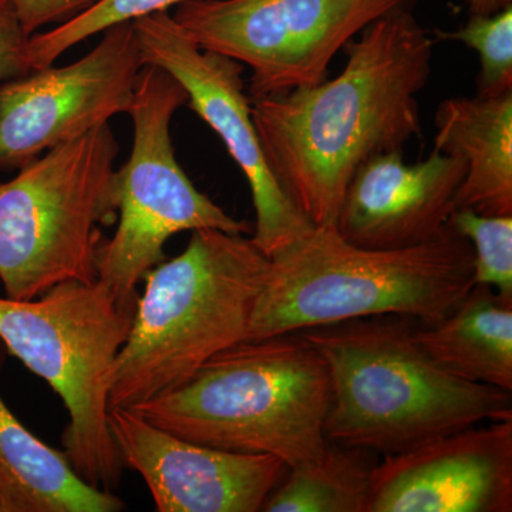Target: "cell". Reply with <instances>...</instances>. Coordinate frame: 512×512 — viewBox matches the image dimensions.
I'll return each instance as SVG.
<instances>
[{"label": "cell", "instance_id": "cell-23", "mask_svg": "<svg viewBox=\"0 0 512 512\" xmlns=\"http://www.w3.org/2000/svg\"><path fill=\"white\" fill-rule=\"evenodd\" d=\"M97 0H12L23 29L32 36L37 29L63 23Z\"/></svg>", "mask_w": 512, "mask_h": 512}, {"label": "cell", "instance_id": "cell-16", "mask_svg": "<svg viewBox=\"0 0 512 512\" xmlns=\"http://www.w3.org/2000/svg\"><path fill=\"white\" fill-rule=\"evenodd\" d=\"M8 350L0 340V375ZM0 504L2 512H119L114 493L83 480L63 451L47 446L20 423L0 394Z\"/></svg>", "mask_w": 512, "mask_h": 512}, {"label": "cell", "instance_id": "cell-20", "mask_svg": "<svg viewBox=\"0 0 512 512\" xmlns=\"http://www.w3.org/2000/svg\"><path fill=\"white\" fill-rule=\"evenodd\" d=\"M437 36L476 50L480 56L477 96L512 93V5L493 15H471L463 28Z\"/></svg>", "mask_w": 512, "mask_h": 512}, {"label": "cell", "instance_id": "cell-7", "mask_svg": "<svg viewBox=\"0 0 512 512\" xmlns=\"http://www.w3.org/2000/svg\"><path fill=\"white\" fill-rule=\"evenodd\" d=\"M119 143L109 123L66 141L0 184V282L30 301L67 281L97 279L103 225L117 215Z\"/></svg>", "mask_w": 512, "mask_h": 512}, {"label": "cell", "instance_id": "cell-10", "mask_svg": "<svg viewBox=\"0 0 512 512\" xmlns=\"http://www.w3.org/2000/svg\"><path fill=\"white\" fill-rule=\"evenodd\" d=\"M146 66L133 22L104 30L89 55L0 84V170L23 167L66 141L130 113Z\"/></svg>", "mask_w": 512, "mask_h": 512}, {"label": "cell", "instance_id": "cell-19", "mask_svg": "<svg viewBox=\"0 0 512 512\" xmlns=\"http://www.w3.org/2000/svg\"><path fill=\"white\" fill-rule=\"evenodd\" d=\"M184 2L187 0H97L56 28L30 36V67L37 70L52 66L67 50L97 33Z\"/></svg>", "mask_w": 512, "mask_h": 512}, {"label": "cell", "instance_id": "cell-6", "mask_svg": "<svg viewBox=\"0 0 512 512\" xmlns=\"http://www.w3.org/2000/svg\"><path fill=\"white\" fill-rule=\"evenodd\" d=\"M137 301L99 279L63 282L30 301L0 298V340L62 399L69 413L64 456L106 493L120 487L126 468L109 426V376Z\"/></svg>", "mask_w": 512, "mask_h": 512}, {"label": "cell", "instance_id": "cell-2", "mask_svg": "<svg viewBox=\"0 0 512 512\" xmlns=\"http://www.w3.org/2000/svg\"><path fill=\"white\" fill-rule=\"evenodd\" d=\"M416 322L384 315L301 330L328 365L330 443L397 456L454 431L512 420V393L451 375L417 342Z\"/></svg>", "mask_w": 512, "mask_h": 512}, {"label": "cell", "instance_id": "cell-12", "mask_svg": "<svg viewBox=\"0 0 512 512\" xmlns=\"http://www.w3.org/2000/svg\"><path fill=\"white\" fill-rule=\"evenodd\" d=\"M124 467L146 483L158 512H258L289 468L264 454L234 453L174 436L128 409L109 410Z\"/></svg>", "mask_w": 512, "mask_h": 512}, {"label": "cell", "instance_id": "cell-13", "mask_svg": "<svg viewBox=\"0 0 512 512\" xmlns=\"http://www.w3.org/2000/svg\"><path fill=\"white\" fill-rule=\"evenodd\" d=\"M512 420L454 431L373 467L366 512H511Z\"/></svg>", "mask_w": 512, "mask_h": 512}, {"label": "cell", "instance_id": "cell-17", "mask_svg": "<svg viewBox=\"0 0 512 512\" xmlns=\"http://www.w3.org/2000/svg\"><path fill=\"white\" fill-rule=\"evenodd\" d=\"M414 336L451 375L512 393V299L476 284L446 316L419 322Z\"/></svg>", "mask_w": 512, "mask_h": 512}, {"label": "cell", "instance_id": "cell-24", "mask_svg": "<svg viewBox=\"0 0 512 512\" xmlns=\"http://www.w3.org/2000/svg\"><path fill=\"white\" fill-rule=\"evenodd\" d=\"M471 15H493L507 6L512 5V0H468Z\"/></svg>", "mask_w": 512, "mask_h": 512}, {"label": "cell", "instance_id": "cell-14", "mask_svg": "<svg viewBox=\"0 0 512 512\" xmlns=\"http://www.w3.org/2000/svg\"><path fill=\"white\" fill-rule=\"evenodd\" d=\"M464 175L463 161L439 150L413 165L403 151L372 158L350 181L336 231L367 249L424 244L450 222Z\"/></svg>", "mask_w": 512, "mask_h": 512}, {"label": "cell", "instance_id": "cell-9", "mask_svg": "<svg viewBox=\"0 0 512 512\" xmlns=\"http://www.w3.org/2000/svg\"><path fill=\"white\" fill-rule=\"evenodd\" d=\"M410 0H187L173 19L192 42L251 69L249 100L326 80L340 49Z\"/></svg>", "mask_w": 512, "mask_h": 512}, {"label": "cell", "instance_id": "cell-18", "mask_svg": "<svg viewBox=\"0 0 512 512\" xmlns=\"http://www.w3.org/2000/svg\"><path fill=\"white\" fill-rule=\"evenodd\" d=\"M370 451L330 443L320 460L289 468L262 507L266 512H366Z\"/></svg>", "mask_w": 512, "mask_h": 512}, {"label": "cell", "instance_id": "cell-1", "mask_svg": "<svg viewBox=\"0 0 512 512\" xmlns=\"http://www.w3.org/2000/svg\"><path fill=\"white\" fill-rule=\"evenodd\" d=\"M343 49L348 63L336 79L251 100L272 177L316 228H336L363 164L419 136L417 96L431 73L433 40L406 6Z\"/></svg>", "mask_w": 512, "mask_h": 512}, {"label": "cell", "instance_id": "cell-22", "mask_svg": "<svg viewBox=\"0 0 512 512\" xmlns=\"http://www.w3.org/2000/svg\"><path fill=\"white\" fill-rule=\"evenodd\" d=\"M29 37L12 0H0V82L32 72L28 62Z\"/></svg>", "mask_w": 512, "mask_h": 512}, {"label": "cell", "instance_id": "cell-11", "mask_svg": "<svg viewBox=\"0 0 512 512\" xmlns=\"http://www.w3.org/2000/svg\"><path fill=\"white\" fill-rule=\"evenodd\" d=\"M144 63L161 67L188 94V106L221 137L239 165L255 208L252 242L271 256L312 231L313 225L286 197L265 163L241 63L202 49L167 10L133 20Z\"/></svg>", "mask_w": 512, "mask_h": 512}, {"label": "cell", "instance_id": "cell-5", "mask_svg": "<svg viewBox=\"0 0 512 512\" xmlns=\"http://www.w3.org/2000/svg\"><path fill=\"white\" fill-rule=\"evenodd\" d=\"M330 400L325 359L293 332L222 350L183 386L128 410L192 443L293 468L325 453Z\"/></svg>", "mask_w": 512, "mask_h": 512}, {"label": "cell", "instance_id": "cell-8", "mask_svg": "<svg viewBox=\"0 0 512 512\" xmlns=\"http://www.w3.org/2000/svg\"><path fill=\"white\" fill-rule=\"evenodd\" d=\"M188 103L184 87L154 64L137 77L130 116L134 144L117 171L119 227L101 241L96 255L97 279L124 298L164 261L168 239L185 231L218 229L248 234L249 224L235 220L191 183L175 158L171 120Z\"/></svg>", "mask_w": 512, "mask_h": 512}, {"label": "cell", "instance_id": "cell-25", "mask_svg": "<svg viewBox=\"0 0 512 512\" xmlns=\"http://www.w3.org/2000/svg\"><path fill=\"white\" fill-rule=\"evenodd\" d=\"M0 512H2V504H0Z\"/></svg>", "mask_w": 512, "mask_h": 512}, {"label": "cell", "instance_id": "cell-4", "mask_svg": "<svg viewBox=\"0 0 512 512\" xmlns=\"http://www.w3.org/2000/svg\"><path fill=\"white\" fill-rule=\"evenodd\" d=\"M271 258L251 238L192 231L187 248L144 278L130 335L109 376V410L133 409L187 383L247 340Z\"/></svg>", "mask_w": 512, "mask_h": 512}, {"label": "cell", "instance_id": "cell-21", "mask_svg": "<svg viewBox=\"0 0 512 512\" xmlns=\"http://www.w3.org/2000/svg\"><path fill=\"white\" fill-rule=\"evenodd\" d=\"M450 224L473 247L476 284L512 299V215L454 210Z\"/></svg>", "mask_w": 512, "mask_h": 512}, {"label": "cell", "instance_id": "cell-15", "mask_svg": "<svg viewBox=\"0 0 512 512\" xmlns=\"http://www.w3.org/2000/svg\"><path fill=\"white\" fill-rule=\"evenodd\" d=\"M434 150L466 165L456 210L512 215V93L443 101Z\"/></svg>", "mask_w": 512, "mask_h": 512}, {"label": "cell", "instance_id": "cell-3", "mask_svg": "<svg viewBox=\"0 0 512 512\" xmlns=\"http://www.w3.org/2000/svg\"><path fill=\"white\" fill-rule=\"evenodd\" d=\"M271 258L247 340L372 316L433 322L476 285L470 241L450 222L437 237L403 249L350 244L336 228H313Z\"/></svg>", "mask_w": 512, "mask_h": 512}]
</instances>
